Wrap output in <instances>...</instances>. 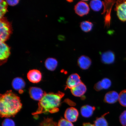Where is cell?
I'll return each mask as SVG.
<instances>
[{"mask_svg": "<svg viewBox=\"0 0 126 126\" xmlns=\"http://www.w3.org/2000/svg\"><path fill=\"white\" fill-rule=\"evenodd\" d=\"M22 105L20 97L11 90L1 94L0 115L1 117H13L21 109Z\"/></svg>", "mask_w": 126, "mask_h": 126, "instance_id": "1", "label": "cell"}, {"mask_svg": "<svg viewBox=\"0 0 126 126\" xmlns=\"http://www.w3.org/2000/svg\"><path fill=\"white\" fill-rule=\"evenodd\" d=\"M64 95L63 93L60 91L56 93L45 92L43 97L39 101L37 111L33 113L32 115L35 116L42 113L58 112Z\"/></svg>", "mask_w": 126, "mask_h": 126, "instance_id": "2", "label": "cell"}, {"mask_svg": "<svg viewBox=\"0 0 126 126\" xmlns=\"http://www.w3.org/2000/svg\"><path fill=\"white\" fill-rule=\"evenodd\" d=\"M11 24L4 17L0 19V42H5L8 40L12 34Z\"/></svg>", "mask_w": 126, "mask_h": 126, "instance_id": "3", "label": "cell"}, {"mask_svg": "<svg viewBox=\"0 0 126 126\" xmlns=\"http://www.w3.org/2000/svg\"><path fill=\"white\" fill-rule=\"evenodd\" d=\"M104 9L103 13L104 15L105 26L109 28L111 21V13L112 8L115 1L114 0H105L102 1Z\"/></svg>", "mask_w": 126, "mask_h": 126, "instance_id": "4", "label": "cell"}, {"mask_svg": "<svg viewBox=\"0 0 126 126\" xmlns=\"http://www.w3.org/2000/svg\"><path fill=\"white\" fill-rule=\"evenodd\" d=\"M115 10L121 21H126V0L116 1Z\"/></svg>", "mask_w": 126, "mask_h": 126, "instance_id": "5", "label": "cell"}, {"mask_svg": "<svg viewBox=\"0 0 126 126\" xmlns=\"http://www.w3.org/2000/svg\"><path fill=\"white\" fill-rule=\"evenodd\" d=\"M74 10L77 15L82 17L89 14L90 8L87 3L84 1H81L76 5Z\"/></svg>", "mask_w": 126, "mask_h": 126, "instance_id": "6", "label": "cell"}, {"mask_svg": "<svg viewBox=\"0 0 126 126\" xmlns=\"http://www.w3.org/2000/svg\"><path fill=\"white\" fill-rule=\"evenodd\" d=\"M11 53L9 47L4 42L0 43V60L1 65L5 63L10 56Z\"/></svg>", "mask_w": 126, "mask_h": 126, "instance_id": "7", "label": "cell"}, {"mask_svg": "<svg viewBox=\"0 0 126 126\" xmlns=\"http://www.w3.org/2000/svg\"><path fill=\"white\" fill-rule=\"evenodd\" d=\"M81 82V78L78 74H72L67 79L65 89H72Z\"/></svg>", "mask_w": 126, "mask_h": 126, "instance_id": "8", "label": "cell"}, {"mask_svg": "<svg viewBox=\"0 0 126 126\" xmlns=\"http://www.w3.org/2000/svg\"><path fill=\"white\" fill-rule=\"evenodd\" d=\"M79 112L76 109L73 107L67 108L64 114L65 119L71 122H76L78 119Z\"/></svg>", "mask_w": 126, "mask_h": 126, "instance_id": "9", "label": "cell"}, {"mask_svg": "<svg viewBox=\"0 0 126 126\" xmlns=\"http://www.w3.org/2000/svg\"><path fill=\"white\" fill-rule=\"evenodd\" d=\"M27 77L28 80L31 82L37 83L41 80L42 75L40 71L34 69L29 71Z\"/></svg>", "mask_w": 126, "mask_h": 126, "instance_id": "10", "label": "cell"}, {"mask_svg": "<svg viewBox=\"0 0 126 126\" xmlns=\"http://www.w3.org/2000/svg\"><path fill=\"white\" fill-rule=\"evenodd\" d=\"M29 93L32 98L39 101L43 97L45 92L40 88L33 87L30 88Z\"/></svg>", "mask_w": 126, "mask_h": 126, "instance_id": "11", "label": "cell"}, {"mask_svg": "<svg viewBox=\"0 0 126 126\" xmlns=\"http://www.w3.org/2000/svg\"><path fill=\"white\" fill-rule=\"evenodd\" d=\"M86 90V86L82 82L71 89L72 94L77 97L82 96L85 93Z\"/></svg>", "mask_w": 126, "mask_h": 126, "instance_id": "12", "label": "cell"}, {"mask_svg": "<svg viewBox=\"0 0 126 126\" xmlns=\"http://www.w3.org/2000/svg\"><path fill=\"white\" fill-rule=\"evenodd\" d=\"M91 61L88 56L82 55L79 58L78 63L79 67L83 70L89 69L91 64Z\"/></svg>", "mask_w": 126, "mask_h": 126, "instance_id": "13", "label": "cell"}, {"mask_svg": "<svg viewBox=\"0 0 126 126\" xmlns=\"http://www.w3.org/2000/svg\"><path fill=\"white\" fill-rule=\"evenodd\" d=\"M101 60L104 63L110 64L114 62L115 56L112 51H109L103 53L101 55Z\"/></svg>", "mask_w": 126, "mask_h": 126, "instance_id": "14", "label": "cell"}, {"mask_svg": "<svg viewBox=\"0 0 126 126\" xmlns=\"http://www.w3.org/2000/svg\"><path fill=\"white\" fill-rule=\"evenodd\" d=\"M119 94L115 91H110L105 94L104 100L106 103L114 104L119 100Z\"/></svg>", "mask_w": 126, "mask_h": 126, "instance_id": "15", "label": "cell"}, {"mask_svg": "<svg viewBox=\"0 0 126 126\" xmlns=\"http://www.w3.org/2000/svg\"><path fill=\"white\" fill-rule=\"evenodd\" d=\"M12 85L13 87L15 90L18 91L20 93H23V90L25 86V83L22 79L16 78L13 80Z\"/></svg>", "mask_w": 126, "mask_h": 126, "instance_id": "16", "label": "cell"}, {"mask_svg": "<svg viewBox=\"0 0 126 126\" xmlns=\"http://www.w3.org/2000/svg\"><path fill=\"white\" fill-rule=\"evenodd\" d=\"M95 107L90 105H86L81 107V113L83 117L89 118L92 115L95 110Z\"/></svg>", "mask_w": 126, "mask_h": 126, "instance_id": "17", "label": "cell"}, {"mask_svg": "<svg viewBox=\"0 0 126 126\" xmlns=\"http://www.w3.org/2000/svg\"><path fill=\"white\" fill-rule=\"evenodd\" d=\"M58 62L57 60L52 58L47 59L45 63L46 67L48 70L53 71L56 68L58 65Z\"/></svg>", "mask_w": 126, "mask_h": 126, "instance_id": "18", "label": "cell"}, {"mask_svg": "<svg viewBox=\"0 0 126 126\" xmlns=\"http://www.w3.org/2000/svg\"><path fill=\"white\" fill-rule=\"evenodd\" d=\"M93 24L91 22L88 21H83L80 23V27L82 30L87 32L92 30Z\"/></svg>", "mask_w": 126, "mask_h": 126, "instance_id": "19", "label": "cell"}, {"mask_svg": "<svg viewBox=\"0 0 126 126\" xmlns=\"http://www.w3.org/2000/svg\"><path fill=\"white\" fill-rule=\"evenodd\" d=\"M103 2L100 0H92L90 1V5L91 9L95 12H98L102 8Z\"/></svg>", "mask_w": 126, "mask_h": 126, "instance_id": "20", "label": "cell"}, {"mask_svg": "<svg viewBox=\"0 0 126 126\" xmlns=\"http://www.w3.org/2000/svg\"><path fill=\"white\" fill-rule=\"evenodd\" d=\"M108 113H106L101 116L97 118L94 121V126H108V124L106 119L105 118V116Z\"/></svg>", "mask_w": 126, "mask_h": 126, "instance_id": "21", "label": "cell"}, {"mask_svg": "<svg viewBox=\"0 0 126 126\" xmlns=\"http://www.w3.org/2000/svg\"><path fill=\"white\" fill-rule=\"evenodd\" d=\"M0 18L4 17L5 14L7 12V3L4 0H0Z\"/></svg>", "mask_w": 126, "mask_h": 126, "instance_id": "22", "label": "cell"}, {"mask_svg": "<svg viewBox=\"0 0 126 126\" xmlns=\"http://www.w3.org/2000/svg\"><path fill=\"white\" fill-rule=\"evenodd\" d=\"M100 81V86L102 89H108L111 86V81L109 79L105 78Z\"/></svg>", "mask_w": 126, "mask_h": 126, "instance_id": "23", "label": "cell"}, {"mask_svg": "<svg viewBox=\"0 0 126 126\" xmlns=\"http://www.w3.org/2000/svg\"><path fill=\"white\" fill-rule=\"evenodd\" d=\"M119 100L121 105L126 107V90L122 91L120 93Z\"/></svg>", "mask_w": 126, "mask_h": 126, "instance_id": "24", "label": "cell"}, {"mask_svg": "<svg viewBox=\"0 0 126 126\" xmlns=\"http://www.w3.org/2000/svg\"><path fill=\"white\" fill-rule=\"evenodd\" d=\"M57 124L51 118H47L44 120L41 124L40 126H57Z\"/></svg>", "mask_w": 126, "mask_h": 126, "instance_id": "25", "label": "cell"}, {"mask_svg": "<svg viewBox=\"0 0 126 126\" xmlns=\"http://www.w3.org/2000/svg\"><path fill=\"white\" fill-rule=\"evenodd\" d=\"M57 126H74L72 122H69L65 119L60 120Z\"/></svg>", "mask_w": 126, "mask_h": 126, "instance_id": "26", "label": "cell"}, {"mask_svg": "<svg viewBox=\"0 0 126 126\" xmlns=\"http://www.w3.org/2000/svg\"><path fill=\"white\" fill-rule=\"evenodd\" d=\"M119 121L123 126H126V110L123 112L120 116Z\"/></svg>", "mask_w": 126, "mask_h": 126, "instance_id": "27", "label": "cell"}, {"mask_svg": "<svg viewBox=\"0 0 126 126\" xmlns=\"http://www.w3.org/2000/svg\"><path fill=\"white\" fill-rule=\"evenodd\" d=\"M2 126H15V122L12 120L6 119L3 121L2 124Z\"/></svg>", "mask_w": 126, "mask_h": 126, "instance_id": "28", "label": "cell"}, {"mask_svg": "<svg viewBox=\"0 0 126 126\" xmlns=\"http://www.w3.org/2000/svg\"><path fill=\"white\" fill-rule=\"evenodd\" d=\"M94 89L97 91H99L102 90L101 86L100 81H99L96 83L94 86Z\"/></svg>", "mask_w": 126, "mask_h": 126, "instance_id": "29", "label": "cell"}, {"mask_svg": "<svg viewBox=\"0 0 126 126\" xmlns=\"http://www.w3.org/2000/svg\"><path fill=\"white\" fill-rule=\"evenodd\" d=\"M6 1L9 5L14 6L18 4L19 1L18 0H7Z\"/></svg>", "mask_w": 126, "mask_h": 126, "instance_id": "30", "label": "cell"}, {"mask_svg": "<svg viewBox=\"0 0 126 126\" xmlns=\"http://www.w3.org/2000/svg\"><path fill=\"white\" fill-rule=\"evenodd\" d=\"M83 126H94V125H93L90 123H84L83 124Z\"/></svg>", "mask_w": 126, "mask_h": 126, "instance_id": "31", "label": "cell"}]
</instances>
